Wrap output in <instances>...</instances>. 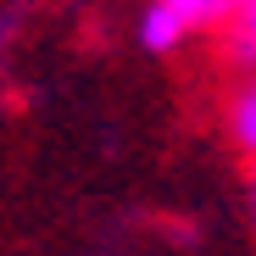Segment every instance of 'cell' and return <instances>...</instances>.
Instances as JSON below:
<instances>
[{"instance_id": "obj_3", "label": "cell", "mask_w": 256, "mask_h": 256, "mask_svg": "<svg viewBox=\"0 0 256 256\" xmlns=\"http://www.w3.org/2000/svg\"><path fill=\"white\" fill-rule=\"evenodd\" d=\"M234 56L256 67V0H234Z\"/></svg>"}, {"instance_id": "obj_4", "label": "cell", "mask_w": 256, "mask_h": 256, "mask_svg": "<svg viewBox=\"0 0 256 256\" xmlns=\"http://www.w3.org/2000/svg\"><path fill=\"white\" fill-rule=\"evenodd\" d=\"M234 140L256 156V90H245V95L234 100Z\"/></svg>"}, {"instance_id": "obj_2", "label": "cell", "mask_w": 256, "mask_h": 256, "mask_svg": "<svg viewBox=\"0 0 256 256\" xmlns=\"http://www.w3.org/2000/svg\"><path fill=\"white\" fill-rule=\"evenodd\" d=\"M156 6H167L184 28H206V22L234 17V0H156Z\"/></svg>"}, {"instance_id": "obj_1", "label": "cell", "mask_w": 256, "mask_h": 256, "mask_svg": "<svg viewBox=\"0 0 256 256\" xmlns=\"http://www.w3.org/2000/svg\"><path fill=\"white\" fill-rule=\"evenodd\" d=\"M184 34H190V28L167 12V6H156V0L145 6V17H140V45H145V50H173Z\"/></svg>"}]
</instances>
